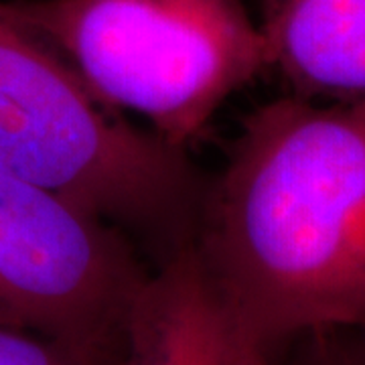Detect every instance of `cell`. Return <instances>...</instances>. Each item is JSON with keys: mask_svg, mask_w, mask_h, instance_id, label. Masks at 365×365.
Wrapping results in <instances>:
<instances>
[{"mask_svg": "<svg viewBox=\"0 0 365 365\" xmlns=\"http://www.w3.org/2000/svg\"><path fill=\"white\" fill-rule=\"evenodd\" d=\"M193 244L268 355L309 333L365 327V98L292 96L246 116L207 179Z\"/></svg>", "mask_w": 365, "mask_h": 365, "instance_id": "cell-1", "label": "cell"}, {"mask_svg": "<svg viewBox=\"0 0 365 365\" xmlns=\"http://www.w3.org/2000/svg\"><path fill=\"white\" fill-rule=\"evenodd\" d=\"M0 169L61 195L153 252L193 240L207 177L132 126L0 0Z\"/></svg>", "mask_w": 365, "mask_h": 365, "instance_id": "cell-2", "label": "cell"}, {"mask_svg": "<svg viewBox=\"0 0 365 365\" xmlns=\"http://www.w3.org/2000/svg\"><path fill=\"white\" fill-rule=\"evenodd\" d=\"M104 104L144 116L179 148L230 96L270 71L242 0H2Z\"/></svg>", "mask_w": 365, "mask_h": 365, "instance_id": "cell-3", "label": "cell"}, {"mask_svg": "<svg viewBox=\"0 0 365 365\" xmlns=\"http://www.w3.org/2000/svg\"><path fill=\"white\" fill-rule=\"evenodd\" d=\"M146 276L124 232L0 169V325L120 353Z\"/></svg>", "mask_w": 365, "mask_h": 365, "instance_id": "cell-4", "label": "cell"}, {"mask_svg": "<svg viewBox=\"0 0 365 365\" xmlns=\"http://www.w3.org/2000/svg\"><path fill=\"white\" fill-rule=\"evenodd\" d=\"M116 365H272L211 280L193 240L163 256L138 288Z\"/></svg>", "mask_w": 365, "mask_h": 365, "instance_id": "cell-5", "label": "cell"}, {"mask_svg": "<svg viewBox=\"0 0 365 365\" xmlns=\"http://www.w3.org/2000/svg\"><path fill=\"white\" fill-rule=\"evenodd\" d=\"M270 69L294 96L365 98V0H260Z\"/></svg>", "mask_w": 365, "mask_h": 365, "instance_id": "cell-6", "label": "cell"}, {"mask_svg": "<svg viewBox=\"0 0 365 365\" xmlns=\"http://www.w3.org/2000/svg\"><path fill=\"white\" fill-rule=\"evenodd\" d=\"M118 357L120 353L86 349L26 329L0 325V365H116Z\"/></svg>", "mask_w": 365, "mask_h": 365, "instance_id": "cell-7", "label": "cell"}]
</instances>
